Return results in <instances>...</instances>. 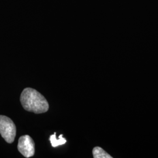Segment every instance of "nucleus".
<instances>
[{"instance_id": "2", "label": "nucleus", "mask_w": 158, "mask_h": 158, "mask_svg": "<svg viewBox=\"0 0 158 158\" xmlns=\"http://www.w3.org/2000/svg\"><path fill=\"white\" fill-rule=\"evenodd\" d=\"M17 129L11 118L0 115V134L7 143H12L15 140Z\"/></svg>"}, {"instance_id": "4", "label": "nucleus", "mask_w": 158, "mask_h": 158, "mask_svg": "<svg viewBox=\"0 0 158 158\" xmlns=\"http://www.w3.org/2000/svg\"><path fill=\"white\" fill-rule=\"evenodd\" d=\"M56 134V133L55 132L53 135H52L49 137V140L51 142V145L54 148L63 145L66 142V139L63 137L62 134H61L59 136V139H57Z\"/></svg>"}, {"instance_id": "5", "label": "nucleus", "mask_w": 158, "mask_h": 158, "mask_svg": "<svg viewBox=\"0 0 158 158\" xmlns=\"http://www.w3.org/2000/svg\"><path fill=\"white\" fill-rule=\"evenodd\" d=\"M93 155L94 158H112L113 157L106 152L102 148L96 147L93 149Z\"/></svg>"}, {"instance_id": "3", "label": "nucleus", "mask_w": 158, "mask_h": 158, "mask_svg": "<svg viewBox=\"0 0 158 158\" xmlns=\"http://www.w3.org/2000/svg\"><path fill=\"white\" fill-rule=\"evenodd\" d=\"M17 148L19 152L25 158L32 157L35 154V142L32 138L28 135L19 138Z\"/></svg>"}, {"instance_id": "1", "label": "nucleus", "mask_w": 158, "mask_h": 158, "mask_svg": "<svg viewBox=\"0 0 158 158\" xmlns=\"http://www.w3.org/2000/svg\"><path fill=\"white\" fill-rule=\"evenodd\" d=\"M20 102L23 108L27 111L35 114L47 112L49 103L45 97L32 88H26L21 93Z\"/></svg>"}]
</instances>
